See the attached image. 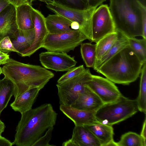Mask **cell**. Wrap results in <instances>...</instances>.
<instances>
[{
	"label": "cell",
	"mask_w": 146,
	"mask_h": 146,
	"mask_svg": "<svg viewBox=\"0 0 146 146\" xmlns=\"http://www.w3.org/2000/svg\"><path fill=\"white\" fill-rule=\"evenodd\" d=\"M29 0L30 1V0ZM30 3H31V2H30ZM31 4H32V3H31Z\"/></svg>",
	"instance_id": "ee69618b"
},
{
	"label": "cell",
	"mask_w": 146,
	"mask_h": 146,
	"mask_svg": "<svg viewBox=\"0 0 146 146\" xmlns=\"http://www.w3.org/2000/svg\"><path fill=\"white\" fill-rule=\"evenodd\" d=\"M96 44L82 43L80 52L82 58L87 67L93 68L96 62Z\"/></svg>",
	"instance_id": "484cf974"
},
{
	"label": "cell",
	"mask_w": 146,
	"mask_h": 146,
	"mask_svg": "<svg viewBox=\"0 0 146 146\" xmlns=\"http://www.w3.org/2000/svg\"><path fill=\"white\" fill-rule=\"evenodd\" d=\"M10 4L15 7L22 5L29 4L32 5L29 0H8Z\"/></svg>",
	"instance_id": "d6a6232c"
},
{
	"label": "cell",
	"mask_w": 146,
	"mask_h": 146,
	"mask_svg": "<svg viewBox=\"0 0 146 146\" xmlns=\"http://www.w3.org/2000/svg\"><path fill=\"white\" fill-rule=\"evenodd\" d=\"M46 3L47 7L54 13L64 16L72 22L78 23L80 25L79 30L91 42V18L96 8L80 10L69 8L54 1Z\"/></svg>",
	"instance_id": "52a82bcc"
},
{
	"label": "cell",
	"mask_w": 146,
	"mask_h": 146,
	"mask_svg": "<svg viewBox=\"0 0 146 146\" xmlns=\"http://www.w3.org/2000/svg\"><path fill=\"white\" fill-rule=\"evenodd\" d=\"M88 128L98 140L101 146H117L113 140V129L112 126L97 122L84 125Z\"/></svg>",
	"instance_id": "e0dca14e"
},
{
	"label": "cell",
	"mask_w": 146,
	"mask_h": 146,
	"mask_svg": "<svg viewBox=\"0 0 146 146\" xmlns=\"http://www.w3.org/2000/svg\"><path fill=\"white\" fill-rule=\"evenodd\" d=\"M53 1L66 7L78 10H86L91 8L87 0H53Z\"/></svg>",
	"instance_id": "f1b7e54d"
},
{
	"label": "cell",
	"mask_w": 146,
	"mask_h": 146,
	"mask_svg": "<svg viewBox=\"0 0 146 146\" xmlns=\"http://www.w3.org/2000/svg\"><path fill=\"white\" fill-rule=\"evenodd\" d=\"M5 128L4 123L0 119V136L4 131Z\"/></svg>",
	"instance_id": "f35d334b"
},
{
	"label": "cell",
	"mask_w": 146,
	"mask_h": 146,
	"mask_svg": "<svg viewBox=\"0 0 146 146\" xmlns=\"http://www.w3.org/2000/svg\"><path fill=\"white\" fill-rule=\"evenodd\" d=\"M13 143L1 136H0V146H11Z\"/></svg>",
	"instance_id": "e575fe53"
},
{
	"label": "cell",
	"mask_w": 146,
	"mask_h": 146,
	"mask_svg": "<svg viewBox=\"0 0 146 146\" xmlns=\"http://www.w3.org/2000/svg\"><path fill=\"white\" fill-rule=\"evenodd\" d=\"M87 37L79 30L48 33L41 46L47 51L67 53L80 45Z\"/></svg>",
	"instance_id": "8992f818"
},
{
	"label": "cell",
	"mask_w": 146,
	"mask_h": 146,
	"mask_svg": "<svg viewBox=\"0 0 146 146\" xmlns=\"http://www.w3.org/2000/svg\"><path fill=\"white\" fill-rule=\"evenodd\" d=\"M110 1L109 8L115 31L121 32L128 38L142 37L146 7L137 0Z\"/></svg>",
	"instance_id": "277c9868"
},
{
	"label": "cell",
	"mask_w": 146,
	"mask_h": 146,
	"mask_svg": "<svg viewBox=\"0 0 146 146\" xmlns=\"http://www.w3.org/2000/svg\"><path fill=\"white\" fill-rule=\"evenodd\" d=\"M83 65L76 67H74L62 75L58 80V83L63 82L77 76L85 70Z\"/></svg>",
	"instance_id": "f546056e"
},
{
	"label": "cell",
	"mask_w": 146,
	"mask_h": 146,
	"mask_svg": "<svg viewBox=\"0 0 146 146\" xmlns=\"http://www.w3.org/2000/svg\"><path fill=\"white\" fill-rule=\"evenodd\" d=\"M117 146H146L145 141L140 135L132 131L121 135L120 140L116 142Z\"/></svg>",
	"instance_id": "4316f807"
},
{
	"label": "cell",
	"mask_w": 146,
	"mask_h": 146,
	"mask_svg": "<svg viewBox=\"0 0 146 146\" xmlns=\"http://www.w3.org/2000/svg\"><path fill=\"white\" fill-rule=\"evenodd\" d=\"M32 7L29 4L15 7L16 21L18 29L27 30L34 28L31 16Z\"/></svg>",
	"instance_id": "44dd1931"
},
{
	"label": "cell",
	"mask_w": 146,
	"mask_h": 146,
	"mask_svg": "<svg viewBox=\"0 0 146 146\" xmlns=\"http://www.w3.org/2000/svg\"><path fill=\"white\" fill-rule=\"evenodd\" d=\"M92 75L89 69L87 68L77 76L58 83L56 86L60 105L71 106L73 104L79 94L84 90Z\"/></svg>",
	"instance_id": "ba28073f"
},
{
	"label": "cell",
	"mask_w": 146,
	"mask_h": 146,
	"mask_svg": "<svg viewBox=\"0 0 146 146\" xmlns=\"http://www.w3.org/2000/svg\"><path fill=\"white\" fill-rule=\"evenodd\" d=\"M54 127L49 128L45 134L39 138L33 145L32 146H52L49 144L51 139Z\"/></svg>",
	"instance_id": "1f68e13d"
},
{
	"label": "cell",
	"mask_w": 146,
	"mask_h": 146,
	"mask_svg": "<svg viewBox=\"0 0 146 146\" xmlns=\"http://www.w3.org/2000/svg\"><path fill=\"white\" fill-rule=\"evenodd\" d=\"M117 32L118 37L116 40L106 54L95 64L93 68L94 70L96 71L111 58L129 45V38L121 32Z\"/></svg>",
	"instance_id": "7402d4cb"
},
{
	"label": "cell",
	"mask_w": 146,
	"mask_h": 146,
	"mask_svg": "<svg viewBox=\"0 0 146 146\" xmlns=\"http://www.w3.org/2000/svg\"><path fill=\"white\" fill-rule=\"evenodd\" d=\"M86 85L98 96L104 104L114 102L122 95L114 83L99 76L92 75Z\"/></svg>",
	"instance_id": "30bf717a"
},
{
	"label": "cell",
	"mask_w": 146,
	"mask_h": 146,
	"mask_svg": "<svg viewBox=\"0 0 146 146\" xmlns=\"http://www.w3.org/2000/svg\"><path fill=\"white\" fill-rule=\"evenodd\" d=\"M42 1H45V2H53V0H42Z\"/></svg>",
	"instance_id": "60d3db41"
},
{
	"label": "cell",
	"mask_w": 146,
	"mask_h": 146,
	"mask_svg": "<svg viewBox=\"0 0 146 146\" xmlns=\"http://www.w3.org/2000/svg\"><path fill=\"white\" fill-rule=\"evenodd\" d=\"M143 7H146V0H137Z\"/></svg>",
	"instance_id": "ab89813d"
},
{
	"label": "cell",
	"mask_w": 146,
	"mask_h": 146,
	"mask_svg": "<svg viewBox=\"0 0 146 146\" xmlns=\"http://www.w3.org/2000/svg\"><path fill=\"white\" fill-rule=\"evenodd\" d=\"M18 29L15 7L10 4L0 13V41L12 36Z\"/></svg>",
	"instance_id": "5bb4252c"
},
{
	"label": "cell",
	"mask_w": 146,
	"mask_h": 146,
	"mask_svg": "<svg viewBox=\"0 0 146 146\" xmlns=\"http://www.w3.org/2000/svg\"><path fill=\"white\" fill-rule=\"evenodd\" d=\"M10 4L8 0H0V13Z\"/></svg>",
	"instance_id": "8d00e7d4"
},
{
	"label": "cell",
	"mask_w": 146,
	"mask_h": 146,
	"mask_svg": "<svg viewBox=\"0 0 146 146\" xmlns=\"http://www.w3.org/2000/svg\"><path fill=\"white\" fill-rule=\"evenodd\" d=\"M71 28L74 30H79L80 25L78 23L76 22H72L71 25Z\"/></svg>",
	"instance_id": "74e56055"
},
{
	"label": "cell",
	"mask_w": 146,
	"mask_h": 146,
	"mask_svg": "<svg viewBox=\"0 0 146 146\" xmlns=\"http://www.w3.org/2000/svg\"><path fill=\"white\" fill-rule=\"evenodd\" d=\"M45 20L48 33H59L74 30L71 28L72 22L60 15H49Z\"/></svg>",
	"instance_id": "d6986e66"
},
{
	"label": "cell",
	"mask_w": 146,
	"mask_h": 146,
	"mask_svg": "<svg viewBox=\"0 0 146 146\" xmlns=\"http://www.w3.org/2000/svg\"><path fill=\"white\" fill-rule=\"evenodd\" d=\"M35 35L34 28L27 30L18 29L9 38L14 47L20 54L32 44Z\"/></svg>",
	"instance_id": "ffe728a7"
},
{
	"label": "cell",
	"mask_w": 146,
	"mask_h": 146,
	"mask_svg": "<svg viewBox=\"0 0 146 146\" xmlns=\"http://www.w3.org/2000/svg\"><path fill=\"white\" fill-rule=\"evenodd\" d=\"M129 46L143 63L146 62V39L129 38Z\"/></svg>",
	"instance_id": "83f0119b"
},
{
	"label": "cell",
	"mask_w": 146,
	"mask_h": 146,
	"mask_svg": "<svg viewBox=\"0 0 146 146\" xmlns=\"http://www.w3.org/2000/svg\"><path fill=\"white\" fill-rule=\"evenodd\" d=\"M117 37L118 33L116 31L104 36L96 43V58L95 64L108 51L116 40Z\"/></svg>",
	"instance_id": "603a6c76"
},
{
	"label": "cell",
	"mask_w": 146,
	"mask_h": 146,
	"mask_svg": "<svg viewBox=\"0 0 146 146\" xmlns=\"http://www.w3.org/2000/svg\"><path fill=\"white\" fill-rule=\"evenodd\" d=\"M4 78L15 86V99L30 89H42L54 76L51 71L40 66L22 63L10 58L2 68Z\"/></svg>",
	"instance_id": "7a4b0ae2"
},
{
	"label": "cell",
	"mask_w": 146,
	"mask_h": 146,
	"mask_svg": "<svg viewBox=\"0 0 146 146\" xmlns=\"http://www.w3.org/2000/svg\"><path fill=\"white\" fill-rule=\"evenodd\" d=\"M41 89L38 88H32L21 94L10 104L15 111L21 113L32 109V106Z\"/></svg>",
	"instance_id": "ac0fdd59"
},
{
	"label": "cell",
	"mask_w": 146,
	"mask_h": 146,
	"mask_svg": "<svg viewBox=\"0 0 146 146\" xmlns=\"http://www.w3.org/2000/svg\"><path fill=\"white\" fill-rule=\"evenodd\" d=\"M143 63L129 45L111 58L96 71L114 83L128 85L139 77Z\"/></svg>",
	"instance_id": "3957f363"
},
{
	"label": "cell",
	"mask_w": 146,
	"mask_h": 146,
	"mask_svg": "<svg viewBox=\"0 0 146 146\" xmlns=\"http://www.w3.org/2000/svg\"><path fill=\"white\" fill-rule=\"evenodd\" d=\"M104 103L98 96L86 85L71 106L88 111L96 112Z\"/></svg>",
	"instance_id": "9a60e30c"
},
{
	"label": "cell",
	"mask_w": 146,
	"mask_h": 146,
	"mask_svg": "<svg viewBox=\"0 0 146 146\" xmlns=\"http://www.w3.org/2000/svg\"><path fill=\"white\" fill-rule=\"evenodd\" d=\"M32 18L34 25L35 38L33 43L28 48L23 51L20 55L23 57H30L40 48L48 33L45 17L38 10L32 8Z\"/></svg>",
	"instance_id": "7c38bea8"
},
{
	"label": "cell",
	"mask_w": 146,
	"mask_h": 146,
	"mask_svg": "<svg viewBox=\"0 0 146 146\" xmlns=\"http://www.w3.org/2000/svg\"><path fill=\"white\" fill-rule=\"evenodd\" d=\"M15 89V85L10 80L4 78L0 79V115L14 95Z\"/></svg>",
	"instance_id": "cb8c5ba5"
},
{
	"label": "cell",
	"mask_w": 146,
	"mask_h": 146,
	"mask_svg": "<svg viewBox=\"0 0 146 146\" xmlns=\"http://www.w3.org/2000/svg\"><path fill=\"white\" fill-rule=\"evenodd\" d=\"M115 31L114 23L107 5H102L94 10L91 18V42L100 39Z\"/></svg>",
	"instance_id": "9c48e42d"
},
{
	"label": "cell",
	"mask_w": 146,
	"mask_h": 146,
	"mask_svg": "<svg viewBox=\"0 0 146 146\" xmlns=\"http://www.w3.org/2000/svg\"><path fill=\"white\" fill-rule=\"evenodd\" d=\"M146 117L143 122L142 128L140 135L143 138L144 140L146 141Z\"/></svg>",
	"instance_id": "d590c367"
},
{
	"label": "cell",
	"mask_w": 146,
	"mask_h": 146,
	"mask_svg": "<svg viewBox=\"0 0 146 146\" xmlns=\"http://www.w3.org/2000/svg\"><path fill=\"white\" fill-rule=\"evenodd\" d=\"M30 0V2L32 4V2L34 1L35 0Z\"/></svg>",
	"instance_id": "7bdbcfd3"
},
{
	"label": "cell",
	"mask_w": 146,
	"mask_h": 146,
	"mask_svg": "<svg viewBox=\"0 0 146 146\" xmlns=\"http://www.w3.org/2000/svg\"><path fill=\"white\" fill-rule=\"evenodd\" d=\"M9 58V55L7 53L0 51V65L5 64Z\"/></svg>",
	"instance_id": "836d02e7"
},
{
	"label": "cell",
	"mask_w": 146,
	"mask_h": 146,
	"mask_svg": "<svg viewBox=\"0 0 146 146\" xmlns=\"http://www.w3.org/2000/svg\"><path fill=\"white\" fill-rule=\"evenodd\" d=\"M136 100L122 95L117 101L104 104L95 113L97 121L112 126L131 117L138 111Z\"/></svg>",
	"instance_id": "5b68a950"
},
{
	"label": "cell",
	"mask_w": 146,
	"mask_h": 146,
	"mask_svg": "<svg viewBox=\"0 0 146 146\" xmlns=\"http://www.w3.org/2000/svg\"><path fill=\"white\" fill-rule=\"evenodd\" d=\"M60 110L72 120L75 126L84 125L98 122L95 116V111L82 110L71 106L60 105Z\"/></svg>",
	"instance_id": "2e32d148"
},
{
	"label": "cell",
	"mask_w": 146,
	"mask_h": 146,
	"mask_svg": "<svg viewBox=\"0 0 146 146\" xmlns=\"http://www.w3.org/2000/svg\"><path fill=\"white\" fill-rule=\"evenodd\" d=\"M63 146H101L93 133L84 125L75 126L71 138L64 142Z\"/></svg>",
	"instance_id": "4fadbf2b"
},
{
	"label": "cell",
	"mask_w": 146,
	"mask_h": 146,
	"mask_svg": "<svg viewBox=\"0 0 146 146\" xmlns=\"http://www.w3.org/2000/svg\"><path fill=\"white\" fill-rule=\"evenodd\" d=\"M1 74H2V68H1L0 66V76Z\"/></svg>",
	"instance_id": "b9f144b4"
},
{
	"label": "cell",
	"mask_w": 146,
	"mask_h": 146,
	"mask_svg": "<svg viewBox=\"0 0 146 146\" xmlns=\"http://www.w3.org/2000/svg\"><path fill=\"white\" fill-rule=\"evenodd\" d=\"M13 145L32 146L47 130L56 124L58 114L49 103L21 113Z\"/></svg>",
	"instance_id": "6da1fadb"
},
{
	"label": "cell",
	"mask_w": 146,
	"mask_h": 146,
	"mask_svg": "<svg viewBox=\"0 0 146 146\" xmlns=\"http://www.w3.org/2000/svg\"><path fill=\"white\" fill-rule=\"evenodd\" d=\"M39 58L44 67L57 72L68 71L77 63L74 57L66 53L47 51L40 53Z\"/></svg>",
	"instance_id": "8fae6325"
},
{
	"label": "cell",
	"mask_w": 146,
	"mask_h": 146,
	"mask_svg": "<svg viewBox=\"0 0 146 146\" xmlns=\"http://www.w3.org/2000/svg\"><path fill=\"white\" fill-rule=\"evenodd\" d=\"M139 90L136 100L138 110L146 113V62L143 65L140 73Z\"/></svg>",
	"instance_id": "d4e9b609"
},
{
	"label": "cell",
	"mask_w": 146,
	"mask_h": 146,
	"mask_svg": "<svg viewBox=\"0 0 146 146\" xmlns=\"http://www.w3.org/2000/svg\"><path fill=\"white\" fill-rule=\"evenodd\" d=\"M0 51L7 54L10 52H15L19 54L8 36L5 37L0 41Z\"/></svg>",
	"instance_id": "4dcf8cb0"
}]
</instances>
